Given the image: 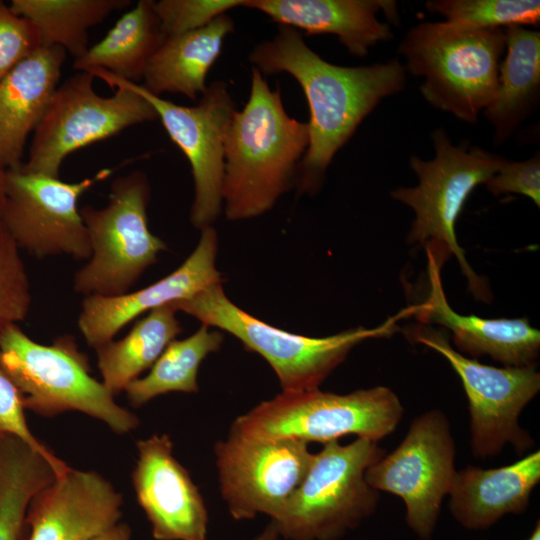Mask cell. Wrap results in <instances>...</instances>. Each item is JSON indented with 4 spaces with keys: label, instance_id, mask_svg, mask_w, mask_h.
<instances>
[{
    "label": "cell",
    "instance_id": "28",
    "mask_svg": "<svg viewBox=\"0 0 540 540\" xmlns=\"http://www.w3.org/2000/svg\"><path fill=\"white\" fill-rule=\"evenodd\" d=\"M130 0H12L11 10L30 20L38 29L42 46H58L74 59L88 45V30Z\"/></svg>",
    "mask_w": 540,
    "mask_h": 540
},
{
    "label": "cell",
    "instance_id": "7",
    "mask_svg": "<svg viewBox=\"0 0 540 540\" xmlns=\"http://www.w3.org/2000/svg\"><path fill=\"white\" fill-rule=\"evenodd\" d=\"M403 411L398 396L385 386L348 394L319 389L282 392L238 416L230 434L248 440L292 438L322 444L356 435L378 442L396 429Z\"/></svg>",
    "mask_w": 540,
    "mask_h": 540
},
{
    "label": "cell",
    "instance_id": "5",
    "mask_svg": "<svg viewBox=\"0 0 540 540\" xmlns=\"http://www.w3.org/2000/svg\"><path fill=\"white\" fill-rule=\"evenodd\" d=\"M431 138L436 152L432 160L410 158L418 185L399 187L391 197L415 213L408 242L424 247L427 262L440 269L456 256L471 292L487 301V285L468 264L457 242L455 224L469 194L496 173L504 157L479 147L454 146L442 128L433 131Z\"/></svg>",
    "mask_w": 540,
    "mask_h": 540
},
{
    "label": "cell",
    "instance_id": "8",
    "mask_svg": "<svg viewBox=\"0 0 540 540\" xmlns=\"http://www.w3.org/2000/svg\"><path fill=\"white\" fill-rule=\"evenodd\" d=\"M384 455L378 442L357 438L323 444L296 491L274 521L287 540H338L372 515L379 492L365 479Z\"/></svg>",
    "mask_w": 540,
    "mask_h": 540
},
{
    "label": "cell",
    "instance_id": "14",
    "mask_svg": "<svg viewBox=\"0 0 540 540\" xmlns=\"http://www.w3.org/2000/svg\"><path fill=\"white\" fill-rule=\"evenodd\" d=\"M112 172L104 168L80 181L65 182L21 168L7 170L0 219L19 249L34 257L69 256L87 261L91 247L78 201Z\"/></svg>",
    "mask_w": 540,
    "mask_h": 540
},
{
    "label": "cell",
    "instance_id": "31",
    "mask_svg": "<svg viewBox=\"0 0 540 540\" xmlns=\"http://www.w3.org/2000/svg\"><path fill=\"white\" fill-rule=\"evenodd\" d=\"M32 302L20 249L0 219V339L29 313Z\"/></svg>",
    "mask_w": 540,
    "mask_h": 540
},
{
    "label": "cell",
    "instance_id": "3",
    "mask_svg": "<svg viewBox=\"0 0 540 540\" xmlns=\"http://www.w3.org/2000/svg\"><path fill=\"white\" fill-rule=\"evenodd\" d=\"M505 50L504 28L450 21L422 22L399 45L406 72L424 78V99L470 124L495 97Z\"/></svg>",
    "mask_w": 540,
    "mask_h": 540
},
{
    "label": "cell",
    "instance_id": "29",
    "mask_svg": "<svg viewBox=\"0 0 540 540\" xmlns=\"http://www.w3.org/2000/svg\"><path fill=\"white\" fill-rule=\"evenodd\" d=\"M223 340V333L203 324L191 336L173 340L146 376L126 386L124 392L130 405L137 408L170 392H198L199 367L210 353L220 349Z\"/></svg>",
    "mask_w": 540,
    "mask_h": 540
},
{
    "label": "cell",
    "instance_id": "10",
    "mask_svg": "<svg viewBox=\"0 0 540 540\" xmlns=\"http://www.w3.org/2000/svg\"><path fill=\"white\" fill-rule=\"evenodd\" d=\"M94 79L89 72H78L57 87L33 132L22 170L59 178L63 161L74 151L157 119L138 93L116 86L113 95L104 97L95 91Z\"/></svg>",
    "mask_w": 540,
    "mask_h": 540
},
{
    "label": "cell",
    "instance_id": "19",
    "mask_svg": "<svg viewBox=\"0 0 540 540\" xmlns=\"http://www.w3.org/2000/svg\"><path fill=\"white\" fill-rule=\"evenodd\" d=\"M427 264L430 291L425 301L414 305L413 315L417 321L447 328L460 353L473 357L489 355L510 367L536 365L540 332L527 318L488 319L455 312L443 291L441 269L430 262Z\"/></svg>",
    "mask_w": 540,
    "mask_h": 540
},
{
    "label": "cell",
    "instance_id": "33",
    "mask_svg": "<svg viewBox=\"0 0 540 540\" xmlns=\"http://www.w3.org/2000/svg\"><path fill=\"white\" fill-rule=\"evenodd\" d=\"M22 397L14 383L0 368V436L11 435L21 439L42 454L55 468L58 476L70 466L55 455L30 430L25 418Z\"/></svg>",
    "mask_w": 540,
    "mask_h": 540
},
{
    "label": "cell",
    "instance_id": "38",
    "mask_svg": "<svg viewBox=\"0 0 540 540\" xmlns=\"http://www.w3.org/2000/svg\"><path fill=\"white\" fill-rule=\"evenodd\" d=\"M6 175L7 170L0 165V218L6 194Z\"/></svg>",
    "mask_w": 540,
    "mask_h": 540
},
{
    "label": "cell",
    "instance_id": "25",
    "mask_svg": "<svg viewBox=\"0 0 540 540\" xmlns=\"http://www.w3.org/2000/svg\"><path fill=\"white\" fill-rule=\"evenodd\" d=\"M153 2L139 0L102 40L74 59L73 68L79 72L105 70L132 83L143 80L150 59L166 39Z\"/></svg>",
    "mask_w": 540,
    "mask_h": 540
},
{
    "label": "cell",
    "instance_id": "2",
    "mask_svg": "<svg viewBox=\"0 0 540 540\" xmlns=\"http://www.w3.org/2000/svg\"><path fill=\"white\" fill-rule=\"evenodd\" d=\"M309 145V126L284 109L279 86L251 70L250 95L225 137L223 208L230 221L258 217L291 189Z\"/></svg>",
    "mask_w": 540,
    "mask_h": 540
},
{
    "label": "cell",
    "instance_id": "6",
    "mask_svg": "<svg viewBox=\"0 0 540 540\" xmlns=\"http://www.w3.org/2000/svg\"><path fill=\"white\" fill-rule=\"evenodd\" d=\"M0 368L20 392L24 408L41 416L78 411L117 434L139 425L138 417L117 404L115 396L90 374L88 357L72 336L43 345L13 325L0 339Z\"/></svg>",
    "mask_w": 540,
    "mask_h": 540
},
{
    "label": "cell",
    "instance_id": "34",
    "mask_svg": "<svg viewBox=\"0 0 540 540\" xmlns=\"http://www.w3.org/2000/svg\"><path fill=\"white\" fill-rule=\"evenodd\" d=\"M41 46L36 26L0 1V80Z\"/></svg>",
    "mask_w": 540,
    "mask_h": 540
},
{
    "label": "cell",
    "instance_id": "30",
    "mask_svg": "<svg viewBox=\"0 0 540 540\" xmlns=\"http://www.w3.org/2000/svg\"><path fill=\"white\" fill-rule=\"evenodd\" d=\"M425 7L446 21L480 28L536 26L540 22L538 0H429Z\"/></svg>",
    "mask_w": 540,
    "mask_h": 540
},
{
    "label": "cell",
    "instance_id": "35",
    "mask_svg": "<svg viewBox=\"0 0 540 540\" xmlns=\"http://www.w3.org/2000/svg\"><path fill=\"white\" fill-rule=\"evenodd\" d=\"M484 184L493 195L517 193L529 197L540 205V156L537 152L524 161L504 158L496 171Z\"/></svg>",
    "mask_w": 540,
    "mask_h": 540
},
{
    "label": "cell",
    "instance_id": "16",
    "mask_svg": "<svg viewBox=\"0 0 540 540\" xmlns=\"http://www.w3.org/2000/svg\"><path fill=\"white\" fill-rule=\"evenodd\" d=\"M133 489L155 540H209L208 511L189 472L176 459L167 434L136 442Z\"/></svg>",
    "mask_w": 540,
    "mask_h": 540
},
{
    "label": "cell",
    "instance_id": "26",
    "mask_svg": "<svg viewBox=\"0 0 540 540\" xmlns=\"http://www.w3.org/2000/svg\"><path fill=\"white\" fill-rule=\"evenodd\" d=\"M176 312L170 304L153 309L125 337L95 348L101 382L114 396L151 368L182 331Z\"/></svg>",
    "mask_w": 540,
    "mask_h": 540
},
{
    "label": "cell",
    "instance_id": "9",
    "mask_svg": "<svg viewBox=\"0 0 540 540\" xmlns=\"http://www.w3.org/2000/svg\"><path fill=\"white\" fill-rule=\"evenodd\" d=\"M150 192L147 175L136 170L112 181L104 207L86 205L79 209L91 256L74 275L76 293L84 297L128 293L167 249L148 226Z\"/></svg>",
    "mask_w": 540,
    "mask_h": 540
},
{
    "label": "cell",
    "instance_id": "23",
    "mask_svg": "<svg viewBox=\"0 0 540 540\" xmlns=\"http://www.w3.org/2000/svg\"><path fill=\"white\" fill-rule=\"evenodd\" d=\"M233 31V19L223 14L203 28L166 37L150 59L141 85L157 96L172 93L197 99L207 89L208 72Z\"/></svg>",
    "mask_w": 540,
    "mask_h": 540
},
{
    "label": "cell",
    "instance_id": "36",
    "mask_svg": "<svg viewBox=\"0 0 540 540\" xmlns=\"http://www.w3.org/2000/svg\"><path fill=\"white\" fill-rule=\"evenodd\" d=\"M131 528L128 524L119 522L94 538L93 540H130Z\"/></svg>",
    "mask_w": 540,
    "mask_h": 540
},
{
    "label": "cell",
    "instance_id": "4",
    "mask_svg": "<svg viewBox=\"0 0 540 540\" xmlns=\"http://www.w3.org/2000/svg\"><path fill=\"white\" fill-rule=\"evenodd\" d=\"M170 305L203 325L232 334L262 356L277 375L282 392L319 389L355 346L370 338L391 336L397 320L413 315L410 306L376 328L359 326L327 337H309L273 327L245 312L226 296L222 282Z\"/></svg>",
    "mask_w": 540,
    "mask_h": 540
},
{
    "label": "cell",
    "instance_id": "21",
    "mask_svg": "<svg viewBox=\"0 0 540 540\" xmlns=\"http://www.w3.org/2000/svg\"><path fill=\"white\" fill-rule=\"evenodd\" d=\"M66 51L41 46L0 80V165L21 167L28 136L43 118L59 86Z\"/></svg>",
    "mask_w": 540,
    "mask_h": 540
},
{
    "label": "cell",
    "instance_id": "27",
    "mask_svg": "<svg viewBox=\"0 0 540 540\" xmlns=\"http://www.w3.org/2000/svg\"><path fill=\"white\" fill-rule=\"evenodd\" d=\"M53 465L21 439L0 436V540H27L33 497L56 477Z\"/></svg>",
    "mask_w": 540,
    "mask_h": 540
},
{
    "label": "cell",
    "instance_id": "32",
    "mask_svg": "<svg viewBox=\"0 0 540 540\" xmlns=\"http://www.w3.org/2000/svg\"><path fill=\"white\" fill-rule=\"evenodd\" d=\"M245 0H160L153 2L163 33L168 36L198 30Z\"/></svg>",
    "mask_w": 540,
    "mask_h": 540
},
{
    "label": "cell",
    "instance_id": "24",
    "mask_svg": "<svg viewBox=\"0 0 540 540\" xmlns=\"http://www.w3.org/2000/svg\"><path fill=\"white\" fill-rule=\"evenodd\" d=\"M506 55L498 86L484 116L493 126V142L507 141L536 106L540 93V33L525 26L504 28Z\"/></svg>",
    "mask_w": 540,
    "mask_h": 540
},
{
    "label": "cell",
    "instance_id": "17",
    "mask_svg": "<svg viewBox=\"0 0 540 540\" xmlns=\"http://www.w3.org/2000/svg\"><path fill=\"white\" fill-rule=\"evenodd\" d=\"M217 249V233L208 226L201 230L199 242L188 258L159 281L118 296L84 297L77 323L86 343L95 349L112 341L123 327L143 313L221 283L216 268Z\"/></svg>",
    "mask_w": 540,
    "mask_h": 540
},
{
    "label": "cell",
    "instance_id": "18",
    "mask_svg": "<svg viewBox=\"0 0 540 540\" xmlns=\"http://www.w3.org/2000/svg\"><path fill=\"white\" fill-rule=\"evenodd\" d=\"M122 505L103 475L70 467L33 497L27 540H93L120 522Z\"/></svg>",
    "mask_w": 540,
    "mask_h": 540
},
{
    "label": "cell",
    "instance_id": "11",
    "mask_svg": "<svg viewBox=\"0 0 540 540\" xmlns=\"http://www.w3.org/2000/svg\"><path fill=\"white\" fill-rule=\"evenodd\" d=\"M410 340L440 353L455 370L465 390L470 413L473 456H497L510 444L519 454L532 445L519 416L540 389L535 366L498 368L478 362L455 350L440 331L424 325L406 331Z\"/></svg>",
    "mask_w": 540,
    "mask_h": 540
},
{
    "label": "cell",
    "instance_id": "15",
    "mask_svg": "<svg viewBox=\"0 0 540 540\" xmlns=\"http://www.w3.org/2000/svg\"><path fill=\"white\" fill-rule=\"evenodd\" d=\"M219 486L230 515L276 520L304 479L313 453L298 439L248 440L230 434L214 447Z\"/></svg>",
    "mask_w": 540,
    "mask_h": 540
},
{
    "label": "cell",
    "instance_id": "39",
    "mask_svg": "<svg viewBox=\"0 0 540 540\" xmlns=\"http://www.w3.org/2000/svg\"><path fill=\"white\" fill-rule=\"evenodd\" d=\"M527 540H540V523H539V521L535 525L533 531L531 532V534L527 538Z\"/></svg>",
    "mask_w": 540,
    "mask_h": 540
},
{
    "label": "cell",
    "instance_id": "1",
    "mask_svg": "<svg viewBox=\"0 0 540 540\" xmlns=\"http://www.w3.org/2000/svg\"><path fill=\"white\" fill-rule=\"evenodd\" d=\"M249 61L263 75L290 74L306 97L309 145L296 178L300 193L318 191L332 159L363 119L383 98L402 91L406 82L404 65L396 59L370 66L335 65L287 26H279L272 39L257 44Z\"/></svg>",
    "mask_w": 540,
    "mask_h": 540
},
{
    "label": "cell",
    "instance_id": "37",
    "mask_svg": "<svg viewBox=\"0 0 540 540\" xmlns=\"http://www.w3.org/2000/svg\"><path fill=\"white\" fill-rule=\"evenodd\" d=\"M279 533L276 528L274 521L271 522L264 528V530L258 534L253 540H278Z\"/></svg>",
    "mask_w": 540,
    "mask_h": 540
},
{
    "label": "cell",
    "instance_id": "22",
    "mask_svg": "<svg viewBox=\"0 0 540 540\" xmlns=\"http://www.w3.org/2000/svg\"><path fill=\"white\" fill-rule=\"evenodd\" d=\"M539 481V450L498 468L470 465L454 478L449 492L451 514L466 529L490 528L507 514L524 512Z\"/></svg>",
    "mask_w": 540,
    "mask_h": 540
},
{
    "label": "cell",
    "instance_id": "20",
    "mask_svg": "<svg viewBox=\"0 0 540 540\" xmlns=\"http://www.w3.org/2000/svg\"><path fill=\"white\" fill-rule=\"evenodd\" d=\"M243 6L307 35H335L357 57L393 38L390 26L376 16L380 10L393 21L398 18L396 2L391 0H245Z\"/></svg>",
    "mask_w": 540,
    "mask_h": 540
},
{
    "label": "cell",
    "instance_id": "12",
    "mask_svg": "<svg viewBox=\"0 0 540 540\" xmlns=\"http://www.w3.org/2000/svg\"><path fill=\"white\" fill-rule=\"evenodd\" d=\"M108 86H122L145 98L171 140L186 156L194 180L190 221L197 229L212 226L223 208L225 137L236 111L225 82L207 86L195 106L175 104L146 90L141 84L123 80L105 70L89 71Z\"/></svg>",
    "mask_w": 540,
    "mask_h": 540
},
{
    "label": "cell",
    "instance_id": "13",
    "mask_svg": "<svg viewBox=\"0 0 540 540\" xmlns=\"http://www.w3.org/2000/svg\"><path fill=\"white\" fill-rule=\"evenodd\" d=\"M455 443L450 423L440 410L415 418L401 443L383 455L365 472L367 483L376 491L401 498L405 520L422 540L436 527L444 498L454 478Z\"/></svg>",
    "mask_w": 540,
    "mask_h": 540
}]
</instances>
